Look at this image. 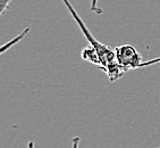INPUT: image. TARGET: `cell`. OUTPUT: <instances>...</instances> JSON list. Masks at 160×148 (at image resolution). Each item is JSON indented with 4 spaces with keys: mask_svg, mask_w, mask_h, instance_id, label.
Returning <instances> with one entry per match:
<instances>
[{
    "mask_svg": "<svg viewBox=\"0 0 160 148\" xmlns=\"http://www.w3.org/2000/svg\"><path fill=\"white\" fill-rule=\"evenodd\" d=\"M64 5L67 7L68 12L72 15V17L75 19V22L77 23V25L80 26L82 33L85 35V38L88 39L89 43L91 46H93L98 51L100 59H101L102 65H103V70L102 71L107 74L108 79L110 82H115V81L119 80L123 77V75L126 72L122 67V65L119 64L117 59V56L115 53V49H111V47L106 46L102 42H100L99 40H97L94 35L91 33V31L89 30V28L86 26V24L84 23V21L80 17V15L77 14L75 7L73 6V3L69 0H62Z\"/></svg>",
    "mask_w": 160,
    "mask_h": 148,
    "instance_id": "6da1fadb",
    "label": "cell"
},
{
    "mask_svg": "<svg viewBox=\"0 0 160 148\" xmlns=\"http://www.w3.org/2000/svg\"><path fill=\"white\" fill-rule=\"evenodd\" d=\"M115 53L117 56L118 62L125 70V72L141 68L142 63L144 62L142 55L132 45H123V46L116 47Z\"/></svg>",
    "mask_w": 160,
    "mask_h": 148,
    "instance_id": "7a4b0ae2",
    "label": "cell"
},
{
    "mask_svg": "<svg viewBox=\"0 0 160 148\" xmlns=\"http://www.w3.org/2000/svg\"><path fill=\"white\" fill-rule=\"evenodd\" d=\"M81 57H82V59L86 61V62L91 63V64L96 65L97 67L103 70V65H102V62H101V59H100V56H99L98 51H97L96 48L93 46H91L90 43H89V46H86L85 48L82 50Z\"/></svg>",
    "mask_w": 160,
    "mask_h": 148,
    "instance_id": "3957f363",
    "label": "cell"
},
{
    "mask_svg": "<svg viewBox=\"0 0 160 148\" xmlns=\"http://www.w3.org/2000/svg\"><path fill=\"white\" fill-rule=\"evenodd\" d=\"M28 32H30V29H28V28L24 29V31L22 32L21 34H18L17 37H15V38H14V39H12V40H10L9 42H7L6 45H3V46L1 47V50H0V53L3 54V53H5V51H6V50L9 49L10 47H12V46H14V45H16V43H17V42H19V41H21L22 39H23V38H24L25 35H26V34L28 33Z\"/></svg>",
    "mask_w": 160,
    "mask_h": 148,
    "instance_id": "277c9868",
    "label": "cell"
},
{
    "mask_svg": "<svg viewBox=\"0 0 160 148\" xmlns=\"http://www.w3.org/2000/svg\"><path fill=\"white\" fill-rule=\"evenodd\" d=\"M90 9L91 12L96 13V14H102V9L99 7V0H91V6H90Z\"/></svg>",
    "mask_w": 160,
    "mask_h": 148,
    "instance_id": "5b68a950",
    "label": "cell"
},
{
    "mask_svg": "<svg viewBox=\"0 0 160 148\" xmlns=\"http://www.w3.org/2000/svg\"><path fill=\"white\" fill-rule=\"evenodd\" d=\"M12 0H0V15H3Z\"/></svg>",
    "mask_w": 160,
    "mask_h": 148,
    "instance_id": "8992f818",
    "label": "cell"
}]
</instances>
